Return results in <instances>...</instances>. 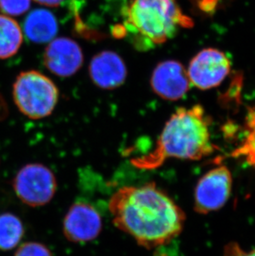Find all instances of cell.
<instances>
[{
  "label": "cell",
  "instance_id": "obj_1",
  "mask_svg": "<svg viewBox=\"0 0 255 256\" xmlns=\"http://www.w3.org/2000/svg\"><path fill=\"white\" fill-rule=\"evenodd\" d=\"M114 225L148 250L168 244L182 232L185 213L154 182L124 186L108 200Z\"/></svg>",
  "mask_w": 255,
  "mask_h": 256
},
{
  "label": "cell",
  "instance_id": "obj_2",
  "mask_svg": "<svg viewBox=\"0 0 255 256\" xmlns=\"http://www.w3.org/2000/svg\"><path fill=\"white\" fill-rule=\"evenodd\" d=\"M210 120L200 104L179 108L165 124L154 150L131 160L135 168L154 170L169 158L200 160L216 150Z\"/></svg>",
  "mask_w": 255,
  "mask_h": 256
},
{
  "label": "cell",
  "instance_id": "obj_3",
  "mask_svg": "<svg viewBox=\"0 0 255 256\" xmlns=\"http://www.w3.org/2000/svg\"><path fill=\"white\" fill-rule=\"evenodd\" d=\"M124 12L126 32L140 38V48L165 44L179 28L194 24L176 0H130Z\"/></svg>",
  "mask_w": 255,
  "mask_h": 256
},
{
  "label": "cell",
  "instance_id": "obj_4",
  "mask_svg": "<svg viewBox=\"0 0 255 256\" xmlns=\"http://www.w3.org/2000/svg\"><path fill=\"white\" fill-rule=\"evenodd\" d=\"M12 96L21 113L32 120L46 118L58 104L59 90L50 78L38 70H26L18 76Z\"/></svg>",
  "mask_w": 255,
  "mask_h": 256
},
{
  "label": "cell",
  "instance_id": "obj_5",
  "mask_svg": "<svg viewBox=\"0 0 255 256\" xmlns=\"http://www.w3.org/2000/svg\"><path fill=\"white\" fill-rule=\"evenodd\" d=\"M58 182L50 168L41 164L25 165L14 180V188L18 198L30 206H42L51 202Z\"/></svg>",
  "mask_w": 255,
  "mask_h": 256
},
{
  "label": "cell",
  "instance_id": "obj_6",
  "mask_svg": "<svg viewBox=\"0 0 255 256\" xmlns=\"http://www.w3.org/2000/svg\"><path fill=\"white\" fill-rule=\"evenodd\" d=\"M233 178L230 170L224 165L214 168L198 181L194 192V209L206 215L222 209L229 200Z\"/></svg>",
  "mask_w": 255,
  "mask_h": 256
},
{
  "label": "cell",
  "instance_id": "obj_7",
  "mask_svg": "<svg viewBox=\"0 0 255 256\" xmlns=\"http://www.w3.org/2000/svg\"><path fill=\"white\" fill-rule=\"evenodd\" d=\"M231 70L226 54L216 48H206L190 60L188 75L190 85L198 89H212L220 85Z\"/></svg>",
  "mask_w": 255,
  "mask_h": 256
},
{
  "label": "cell",
  "instance_id": "obj_8",
  "mask_svg": "<svg viewBox=\"0 0 255 256\" xmlns=\"http://www.w3.org/2000/svg\"><path fill=\"white\" fill-rule=\"evenodd\" d=\"M102 216L89 203L77 202L68 210L63 220V234L73 243L90 242L102 230Z\"/></svg>",
  "mask_w": 255,
  "mask_h": 256
},
{
  "label": "cell",
  "instance_id": "obj_9",
  "mask_svg": "<svg viewBox=\"0 0 255 256\" xmlns=\"http://www.w3.org/2000/svg\"><path fill=\"white\" fill-rule=\"evenodd\" d=\"M150 84L158 96L168 100H178L190 89L188 72L182 63L166 60L158 63L152 72Z\"/></svg>",
  "mask_w": 255,
  "mask_h": 256
},
{
  "label": "cell",
  "instance_id": "obj_10",
  "mask_svg": "<svg viewBox=\"0 0 255 256\" xmlns=\"http://www.w3.org/2000/svg\"><path fill=\"white\" fill-rule=\"evenodd\" d=\"M44 65L48 70L60 78H69L80 69L84 56L79 44L69 38L52 40L44 54Z\"/></svg>",
  "mask_w": 255,
  "mask_h": 256
},
{
  "label": "cell",
  "instance_id": "obj_11",
  "mask_svg": "<svg viewBox=\"0 0 255 256\" xmlns=\"http://www.w3.org/2000/svg\"><path fill=\"white\" fill-rule=\"evenodd\" d=\"M127 74L123 58L113 51L100 52L90 62V78L94 85L102 89L118 88L126 82Z\"/></svg>",
  "mask_w": 255,
  "mask_h": 256
},
{
  "label": "cell",
  "instance_id": "obj_12",
  "mask_svg": "<svg viewBox=\"0 0 255 256\" xmlns=\"http://www.w3.org/2000/svg\"><path fill=\"white\" fill-rule=\"evenodd\" d=\"M24 31L26 38L34 44H49L58 34V20L49 10L36 8L26 16Z\"/></svg>",
  "mask_w": 255,
  "mask_h": 256
},
{
  "label": "cell",
  "instance_id": "obj_13",
  "mask_svg": "<svg viewBox=\"0 0 255 256\" xmlns=\"http://www.w3.org/2000/svg\"><path fill=\"white\" fill-rule=\"evenodd\" d=\"M22 42V30L17 21L7 15L0 14V59L16 55Z\"/></svg>",
  "mask_w": 255,
  "mask_h": 256
},
{
  "label": "cell",
  "instance_id": "obj_14",
  "mask_svg": "<svg viewBox=\"0 0 255 256\" xmlns=\"http://www.w3.org/2000/svg\"><path fill=\"white\" fill-rule=\"evenodd\" d=\"M24 228L20 218L11 214L4 213L0 215V250H10L22 240Z\"/></svg>",
  "mask_w": 255,
  "mask_h": 256
},
{
  "label": "cell",
  "instance_id": "obj_15",
  "mask_svg": "<svg viewBox=\"0 0 255 256\" xmlns=\"http://www.w3.org/2000/svg\"><path fill=\"white\" fill-rule=\"evenodd\" d=\"M246 137L231 152V157L243 160L255 168V106L250 107L246 117Z\"/></svg>",
  "mask_w": 255,
  "mask_h": 256
},
{
  "label": "cell",
  "instance_id": "obj_16",
  "mask_svg": "<svg viewBox=\"0 0 255 256\" xmlns=\"http://www.w3.org/2000/svg\"><path fill=\"white\" fill-rule=\"evenodd\" d=\"M32 0H0L1 14L10 17L20 16L28 11Z\"/></svg>",
  "mask_w": 255,
  "mask_h": 256
},
{
  "label": "cell",
  "instance_id": "obj_17",
  "mask_svg": "<svg viewBox=\"0 0 255 256\" xmlns=\"http://www.w3.org/2000/svg\"><path fill=\"white\" fill-rule=\"evenodd\" d=\"M15 256H52V254L46 246L38 242H28L18 248Z\"/></svg>",
  "mask_w": 255,
  "mask_h": 256
},
{
  "label": "cell",
  "instance_id": "obj_18",
  "mask_svg": "<svg viewBox=\"0 0 255 256\" xmlns=\"http://www.w3.org/2000/svg\"><path fill=\"white\" fill-rule=\"evenodd\" d=\"M224 256H255V249L246 252L238 244L231 243L226 247Z\"/></svg>",
  "mask_w": 255,
  "mask_h": 256
},
{
  "label": "cell",
  "instance_id": "obj_19",
  "mask_svg": "<svg viewBox=\"0 0 255 256\" xmlns=\"http://www.w3.org/2000/svg\"><path fill=\"white\" fill-rule=\"evenodd\" d=\"M39 4L48 6V7H58L64 0H34Z\"/></svg>",
  "mask_w": 255,
  "mask_h": 256
}]
</instances>
